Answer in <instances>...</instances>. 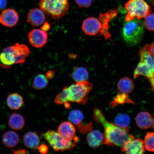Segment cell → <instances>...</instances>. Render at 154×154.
<instances>
[{
  "instance_id": "10",
  "label": "cell",
  "mask_w": 154,
  "mask_h": 154,
  "mask_svg": "<svg viewBox=\"0 0 154 154\" xmlns=\"http://www.w3.org/2000/svg\"><path fill=\"white\" fill-rule=\"evenodd\" d=\"M47 32L41 29H33L28 34L30 43L35 48H42L47 43L48 40Z\"/></svg>"
},
{
  "instance_id": "27",
  "label": "cell",
  "mask_w": 154,
  "mask_h": 154,
  "mask_svg": "<svg viewBox=\"0 0 154 154\" xmlns=\"http://www.w3.org/2000/svg\"><path fill=\"white\" fill-rule=\"evenodd\" d=\"M48 84V79L46 76L43 74H38L35 77L32 87L35 89L40 90L47 87Z\"/></svg>"
},
{
  "instance_id": "13",
  "label": "cell",
  "mask_w": 154,
  "mask_h": 154,
  "mask_svg": "<svg viewBox=\"0 0 154 154\" xmlns=\"http://www.w3.org/2000/svg\"><path fill=\"white\" fill-rule=\"evenodd\" d=\"M1 23L7 27H12L18 23L19 17L18 13L14 9H5L1 15Z\"/></svg>"
},
{
  "instance_id": "32",
  "label": "cell",
  "mask_w": 154,
  "mask_h": 154,
  "mask_svg": "<svg viewBox=\"0 0 154 154\" xmlns=\"http://www.w3.org/2000/svg\"><path fill=\"white\" fill-rule=\"evenodd\" d=\"M77 126H78L77 127L79 132L83 134L91 131L92 128L91 122L89 124H83L81 122L77 125Z\"/></svg>"
},
{
  "instance_id": "31",
  "label": "cell",
  "mask_w": 154,
  "mask_h": 154,
  "mask_svg": "<svg viewBox=\"0 0 154 154\" xmlns=\"http://www.w3.org/2000/svg\"><path fill=\"white\" fill-rule=\"evenodd\" d=\"M144 26L149 31H154V13H149L144 18Z\"/></svg>"
},
{
  "instance_id": "5",
  "label": "cell",
  "mask_w": 154,
  "mask_h": 154,
  "mask_svg": "<svg viewBox=\"0 0 154 154\" xmlns=\"http://www.w3.org/2000/svg\"><path fill=\"white\" fill-rule=\"evenodd\" d=\"M93 85L89 82H77L67 87L68 102L76 103L80 105H84L88 100V94L93 88Z\"/></svg>"
},
{
  "instance_id": "33",
  "label": "cell",
  "mask_w": 154,
  "mask_h": 154,
  "mask_svg": "<svg viewBox=\"0 0 154 154\" xmlns=\"http://www.w3.org/2000/svg\"><path fill=\"white\" fill-rule=\"evenodd\" d=\"M92 0H75V2L80 8H88L91 6Z\"/></svg>"
},
{
  "instance_id": "9",
  "label": "cell",
  "mask_w": 154,
  "mask_h": 154,
  "mask_svg": "<svg viewBox=\"0 0 154 154\" xmlns=\"http://www.w3.org/2000/svg\"><path fill=\"white\" fill-rule=\"evenodd\" d=\"M82 28L85 33L88 35H95L101 32L102 24L99 19L89 17L83 21Z\"/></svg>"
},
{
  "instance_id": "30",
  "label": "cell",
  "mask_w": 154,
  "mask_h": 154,
  "mask_svg": "<svg viewBox=\"0 0 154 154\" xmlns=\"http://www.w3.org/2000/svg\"><path fill=\"white\" fill-rule=\"evenodd\" d=\"M55 103L58 105L64 104L68 101V93L67 87H64L62 91L57 96L55 99Z\"/></svg>"
},
{
  "instance_id": "6",
  "label": "cell",
  "mask_w": 154,
  "mask_h": 154,
  "mask_svg": "<svg viewBox=\"0 0 154 154\" xmlns=\"http://www.w3.org/2000/svg\"><path fill=\"white\" fill-rule=\"evenodd\" d=\"M41 135L56 151H66L74 149L79 140L65 139L60 135L58 133L52 130H48Z\"/></svg>"
},
{
  "instance_id": "11",
  "label": "cell",
  "mask_w": 154,
  "mask_h": 154,
  "mask_svg": "<svg viewBox=\"0 0 154 154\" xmlns=\"http://www.w3.org/2000/svg\"><path fill=\"white\" fill-rule=\"evenodd\" d=\"M144 142L140 138H134L127 142L122 147L121 152L128 154H143L145 153Z\"/></svg>"
},
{
  "instance_id": "2",
  "label": "cell",
  "mask_w": 154,
  "mask_h": 154,
  "mask_svg": "<svg viewBox=\"0 0 154 154\" xmlns=\"http://www.w3.org/2000/svg\"><path fill=\"white\" fill-rule=\"evenodd\" d=\"M150 45L147 44L140 50V61L134 73V78L145 76L149 80L152 87L154 86V57L150 51Z\"/></svg>"
},
{
  "instance_id": "28",
  "label": "cell",
  "mask_w": 154,
  "mask_h": 154,
  "mask_svg": "<svg viewBox=\"0 0 154 154\" xmlns=\"http://www.w3.org/2000/svg\"><path fill=\"white\" fill-rule=\"evenodd\" d=\"M84 117L83 113L81 111L75 109L71 111L69 113V119L72 124L77 125L82 122Z\"/></svg>"
},
{
  "instance_id": "24",
  "label": "cell",
  "mask_w": 154,
  "mask_h": 154,
  "mask_svg": "<svg viewBox=\"0 0 154 154\" xmlns=\"http://www.w3.org/2000/svg\"><path fill=\"white\" fill-rule=\"evenodd\" d=\"M72 77L76 82L86 81L89 78V74L87 69L84 67H76L73 69Z\"/></svg>"
},
{
  "instance_id": "29",
  "label": "cell",
  "mask_w": 154,
  "mask_h": 154,
  "mask_svg": "<svg viewBox=\"0 0 154 154\" xmlns=\"http://www.w3.org/2000/svg\"><path fill=\"white\" fill-rule=\"evenodd\" d=\"M143 142L144 147L147 151L154 152V132H148Z\"/></svg>"
},
{
  "instance_id": "41",
  "label": "cell",
  "mask_w": 154,
  "mask_h": 154,
  "mask_svg": "<svg viewBox=\"0 0 154 154\" xmlns=\"http://www.w3.org/2000/svg\"><path fill=\"white\" fill-rule=\"evenodd\" d=\"M152 3L153 5L154 6V0H152Z\"/></svg>"
},
{
  "instance_id": "12",
  "label": "cell",
  "mask_w": 154,
  "mask_h": 154,
  "mask_svg": "<svg viewBox=\"0 0 154 154\" xmlns=\"http://www.w3.org/2000/svg\"><path fill=\"white\" fill-rule=\"evenodd\" d=\"M15 60V64L23 63L30 53L29 48L24 44L17 43L11 46Z\"/></svg>"
},
{
  "instance_id": "17",
  "label": "cell",
  "mask_w": 154,
  "mask_h": 154,
  "mask_svg": "<svg viewBox=\"0 0 154 154\" xmlns=\"http://www.w3.org/2000/svg\"><path fill=\"white\" fill-rule=\"evenodd\" d=\"M15 64L11 46L5 48L0 54V65L3 68H9Z\"/></svg>"
},
{
  "instance_id": "39",
  "label": "cell",
  "mask_w": 154,
  "mask_h": 154,
  "mask_svg": "<svg viewBox=\"0 0 154 154\" xmlns=\"http://www.w3.org/2000/svg\"><path fill=\"white\" fill-rule=\"evenodd\" d=\"M150 51L152 54V55L154 57V42L152 44V45L150 46Z\"/></svg>"
},
{
  "instance_id": "1",
  "label": "cell",
  "mask_w": 154,
  "mask_h": 154,
  "mask_svg": "<svg viewBox=\"0 0 154 154\" xmlns=\"http://www.w3.org/2000/svg\"><path fill=\"white\" fill-rule=\"evenodd\" d=\"M93 117L94 120L100 124L104 129V144L122 147L127 142L134 138V136L129 134L128 131L108 122L103 112L97 108L94 109Z\"/></svg>"
},
{
  "instance_id": "3",
  "label": "cell",
  "mask_w": 154,
  "mask_h": 154,
  "mask_svg": "<svg viewBox=\"0 0 154 154\" xmlns=\"http://www.w3.org/2000/svg\"><path fill=\"white\" fill-rule=\"evenodd\" d=\"M144 26L140 19H134L126 22L122 30V36L124 41L129 46H134L139 43L143 35Z\"/></svg>"
},
{
  "instance_id": "7",
  "label": "cell",
  "mask_w": 154,
  "mask_h": 154,
  "mask_svg": "<svg viewBox=\"0 0 154 154\" xmlns=\"http://www.w3.org/2000/svg\"><path fill=\"white\" fill-rule=\"evenodd\" d=\"M128 11L125 20L130 22L134 19H141L145 18L151 13V7L145 0H129L125 5Z\"/></svg>"
},
{
  "instance_id": "19",
  "label": "cell",
  "mask_w": 154,
  "mask_h": 154,
  "mask_svg": "<svg viewBox=\"0 0 154 154\" xmlns=\"http://www.w3.org/2000/svg\"><path fill=\"white\" fill-rule=\"evenodd\" d=\"M23 141L26 147L28 149L35 150L40 145V139L36 132H29L24 135Z\"/></svg>"
},
{
  "instance_id": "40",
  "label": "cell",
  "mask_w": 154,
  "mask_h": 154,
  "mask_svg": "<svg viewBox=\"0 0 154 154\" xmlns=\"http://www.w3.org/2000/svg\"><path fill=\"white\" fill-rule=\"evenodd\" d=\"M152 128L154 130V119H153L152 125Z\"/></svg>"
},
{
  "instance_id": "43",
  "label": "cell",
  "mask_w": 154,
  "mask_h": 154,
  "mask_svg": "<svg viewBox=\"0 0 154 154\" xmlns=\"http://www.w3.org/2000/svg\"><path fill=\"white\" fill-rule=\"evenodd\" d=\"M0 23H1V15H0Z\"/></svg>"
},
{
  "instance_id": "4",
  "label": "cell",
  "mask_w": 154,
  "mask_h": 154,
  "mask_svg": "<svg viewBox=\"0 0 154 154\" xmlns=\"http://www.w3.org/2000/svg\"><path fill=\"white\" fill-rule=\"evenodd\" d=\"M39 6L45 14L56 19L64 16L70 7L68 0H40Z\"/></svg>"
},
{
  "instance_id": "25",
  "label": "cell",
  "mask_w": 154,
  "mask_h": 154,
  "mask_svg": "<svg viewBox=\"0 0 154 154\" xmlns=\"http://www.w3.org/2000/svg\"><path fill=\"white\" fill-rule=\"evenodd\" d=\"M130 123V118L128 115L120 113L116 117L114 124L116 126L128 131L129 126Z\"/></svg>"
},
{
  "instance_id": "34",
  "label": "cell",
  "mask_w": 154,
  "mask_h": 154,
  "mask_svg": "<svg viewBox=\"0 0 154 154\" xmlns=\"http://www.w3.org/2000/svg\"><path fill=\"white\" fill-rule=\"evenodd\" d=\"M38 151L42 154H45L48 152V147L45 144H41L38 146Z\"/></svg>"
},
{
  "instance_id": "36",
  "label": "cell",
  "mask_w": 154,
  "mask_h": 154,
  "mask_svg": "<svg viewBox=\"0 0 154 154\" xmlns=\"http://www.w3.org/2000/svg\"><path fill=\"white\" fill-rule=\"evenodd\" d=\"M50 28H51V26L49 23L45 22L44 23L43 26L42 27L41 29L47 32L50 30Z\"/></svg>"
},
{
  "instance_id": "42",
  "label": "cell",
  "mask_w": 154,
  "mask_h": 154,
  "mask_svg": "<svg viewBox=\"0 0 154 154\" xmlns=\"http://www.w3.org/2000/svg\"><path fill=\"white\" fill-rule=\"evenodd\" d=\"M152 89L153 91L154 92V86L153 87H152Z\"/></svg>"
},
{
  "instance_id": "20",
  "label": "cell",
  "mask_w": 154,
  "mask_h": 154,
  "mask_svg": "<svg viewBox=\"0 0 154 154\" xmlns=\"http://www.w3.org/2000/svg\"><path fill=\"white\" fill-rule=\"evenodd\" d=\"M7 104L12 110H18L24 105V100L22 96L17 93L11 94L8 96Z\"/></svg>"
},
{
  "instance_id": "35",
  "label": "cell",
  "mask_w": 154,
  "mask_h": 154,
  "mask_svg": "<svg viewBox=\"0 0 154 154\" xmlns=\"http://www.w3.org/2000/svg\"><path fill=\"white\" fill-rule=\"evenodd\" d=\"M55 75V71L53 70H50L46 73V76L48 79L51 80L54 78Z\"/></svg>"
},
{
  "instance_id": "26",
  "label": "cell",
  "mask_w": 154,
  "mask_h": 154,
  "mask_svg": "<svg viewBox=\"0 0 154 154\" xmlns=\"http://www.w3.org/2000/svg\"><path fill=\"white\" fill-rule=\"evenodd\" d=\"M126 103L134 104V102L130 99L128 94L121 93L115 96L109 104V106L113 108L119 105H123Z\"/></svg>"
},
{
  "instance_id": "38",
  "label": "cell",
  "mask_w": 154,
  "mask_h": 154,
  "mask_svg": "<svg viewBox=\"0 0 154 154\" xmlns=\"http://www.w3.org/2000/svg\"><path fill=\"white\" fill-rule=\"evenodd\" d=\"M26 150L24 149H19L17 150H13V154H26Z\"/></svg>"
},
{
  "instance_id": "8",
  "label": "cell",
  "mask_w": 154,
  "mask_h": 154,
  "mask_svg": "<svg viewBox=\"0 0 154 154\" xmlns=\"http://www.w3.org/2000/svg\"><path fill=\"white\" fill-rule=\"evenodd\" d=\"M118 9L110 10L104 13H100L99 19L101 21L102 28L100 35H103L106 40L110 39L111 35L109 33V24L110 21L117 16L118 13Z\"/></svg>"
},
{
  "instance_id": "16",
  "label": "cell",
  "mask_w": 154,
  "mask_h": 154,
  "mask_svg": "<svg viewBox=\"0 0 154 154\" xmlns=\"http://www.w3.org/2000/svg\"><path fill=\"white\" fill-rule=\"evenodd\" d=\"M104 136L103 134L98 130L91 131L87 136V140L88 146L92 148L100 147L104 143Z\"/></svg>"
},
{
  "instance_id": "21",
  "label": "cell",
  "mask_w": 154,
  "mask_h": 154,
  "mask_svg": "<svg viewBox=\"0 0 154 154\" xmlns=\"http://www.w3.org/2000/svg\"><path fill=\"white\" fill-rule=\"evenodd\" d=\"M19 137L18 134L12 131L5 133L2 138L3 143L6 147L9 148L14 147L18 144Z\"/></svg>"
},
{
  "instance_id": "15",
  "label": "cell",
  "mask_w": 154,
  "mask_h": 154,
  "mask_svg": "<svg viewBox=\"0 0 154 154\" xmlns=\"http://www.w3.org/2000/svg\"><path fill=\"white\" fill-rule=\"evenodd\" d=\"M57 132L60 135L65 139H79L76 136V130L74 125L69 121H64L59 125Z\"/></svg>"
},
{
  "instance_id": "23",
  "label": "cell",
  "mask_w": 154,
  "mask_h": 154,
  "mask_svg": "<svg viewBox=\"0 0 154 154\" xmlns=\"http://www.w3.org/2000/svg\"><path fill=\"white\" fill-rule=\"evenodd\" d=\"M117 87L121 93L126 94L131 93L134 88L133 82L128 77L121 78L117 83Z\"/></svg>"
},
{
  "instance_id": "22",
  "label": "cell",
  "mask_w": 154,
  "mask_h": 154,
  "mask_svg": "<svg viewBox=\"0 0 154 154\" xmlns=\"http://www.w3.org/2000/svg\"><path fill=\"white\" fill-rule=\"evenodd\" d=\"M25 124L24 117L19 113H13L9 117V126L13 130H20L22 129L24 126Z\"/></svg>"
},
{
  "instance_id": "37",
  "label": "cell",
  "mask_w": 154,
  "mask_h": 154,
  "mask_svg": "<svg viewBox=\"0 0 154 154\" xmlns=\"http://www.w3.org/2000/svg\"><path fill=\"white\" fill-rule=\"evenodd\" d=\"M7 4V0H0V11L5 8Z\"/></svg>"
},
{
  "instance_id": "14",
  "label": "cell",
  "mask_w": 154,
  "mask_h": 154,
  "mask_svg": "<svg viewBox=\"0 0 154 154\" xmlns=\"http://www.w3.org/2000/svg\"><path fill=\"white\" fill-rule=\"evenodd\" d=\"M45 14L41 9L35 8L31 9L28 13L27 21L32 26H39L45 22Z\"/></svg>"
},
{
  "instance_id": "18",
  "label": "cell",
  "mask_w": 154,
  "mask_h": 154,
  "mask_svg": "<svg viewBox=\"0 0 154 154\" xmlns=\"http://www.w3.org/2000/svg\"><path fill=\"white\" fill-rule=\"evenodd\" d=\"M153 119L152 116L147 112H141L137 116L136 121L137 125L142 129H147L152 125Z\"/></svg>"
}]
</instances>
